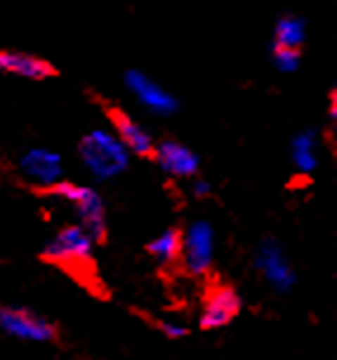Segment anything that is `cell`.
Instances as JSON below:
<instances>
[{
  "label": "cell",
  "mask_w": 337,
  "mask_h": 360,
  "mask_svg": "<svg viewBox=\"0 0 337 360\" xmlns=\"http://www.w3.org/2000/svg\"><path fill=\"white\" fill-rule=\"evenodd\" d=\"M38 193L69 202V205L73 207V212L80 217V226L92 236V240L94 243L106 240V231H109L106 229V207H104L102 195L94 191V188L59 179V181H55V184L38 188Z\"/></svg>",
  "instance_id": "cell-1"
},
{
  "label": "cell",
  "mask_w": 337,
  "mask_h": 360,
  "mask_svg": "<svg viewBox=\"0 0 337 360\" xmlns=\"http://www.w3.org/2000/svg\"><path fill=\"white\" fill-rule=\"evenodd\" d=\"M43 259L55 266L69 271L73 276L92 274L94 269V240L80 224L64 226L47 243L43 250Z\"/></svg>",
  "instance_id": "cell-2"
},
{
  "label": "cell",
  "mask_w": 337,
  "mask_h": 360,
  "mask_svg": "<svg viewBox=\"0 0 337 360\" xmlns=\"http://www.w3.org/2000/svg\"><path fill=\"white\" fill-rule=\"evenodd\" d=\"M78 153L83 165L90 169L92 176L97 179H113L120 172H125L130 153L113 134L104 130L87 132L78 144Z\"/></svg>",
  "instance_id": "cell-3"
},
{
  "label": "cell",
  "mask_w": 337,
  "mask_h": 360,
  "mask_svg": "<svg viewBox=\"0 0 337 360\" xmlns=\"http://www.w3.org/2000/svg\"><path fill=\"white\" fill-rule=\"evenodd\" d=\"M90 94H92L94 104L102 106L106 120H109L113 132H116V139L127 148V153H134V155H139V158H153L156 141L151 139V134L146 132L123 106H118L116 101H109L106 97H99V94H94V92Z\"/></svg>",
  "instance_id": "cell-4"
},
{
  "label": "cell",
  "mask_w": 337,
  "mask_h": 360,
  "mask_svg": "<svg viewBox=\"0 0 337 360\" xmlns=\"http://www.w3.org/2000/svg\"><path fill=\"white\" fill-rule=\"evenodd\" d=\"M215 259V231L208 221H193L182 243V262L189 274L205 276Z\"/></svg>",
  "instance_id": "cell-5"
},
{
  "label": "cell",
  "mask_w": 337,
  "mask_h": 360,
  "mask_svg": "<svg viewBox=\"0 0 337 360\" xmlns=\"http://www.w3.org/2000/svg\"><path fill=\"white\" fill-rule=\"evenodd\" d=\"M0 330L8 332L10 337L24 339V342H52L57 337L55 325L45 318L26 309L0 307Z\"/></svg>",
  "instance_id": "cell-6"
},
{
  "label": "cell",
  "mask_w": 337,
  "mask_h": 360,
  "mask_svg": "<svg viewBox=\"0 0 337 360\" xmlns=\"http://www.w3.org/2000/svg\"><path fill=\"white\" fill-rule=\"evenodd\" d=\"M125 85L130 90L141 106H146L149 111L158 115H172L179 108V101L174 94H170L165 87H160L156 80H151L146 73L137 69L125 71Z\"/></svg>",
  "instance_id": "cell-7"
},
{
  "label": "cell",
  "mask_w": 337,
  "mask_h": 360,
  "mask_svg": "<svg viewBox=\"0 0 337 360\" xmlns=\"http://www.w3.org/2000/svg\"><path fill=\"white\" fill-rule=\"evenodd\" d=\"M241 311V297L239 292L229 285H217L205 295L203 311H201V328L203 330H220L227 328L229 323L239 316Z\"/></svg>",
  "instance_id": "cell-8"
},
{
  "label": "cell",
  "mask_w": 337,
  "mask_h": 360,
  "mask_svg": "<svg viewBox=\"0 0 337 360\" xmlns=\"http://www.w3.org/2000/svg\"><path fill=\"white\" fill-rule=\"evenodd\" d=\"M255 269L265 276V281L269 285H274L276 290L288 292L295 285V271L291 266V262L286 259L281 245L276 240H265L257 248V255H255Z\"/></svg>",
  "instance_id": "cell-9"
},
{
  "label": "cell",
  "mask_w": 337,
  "mask_h": 360,
  "mask_svg": "<svg viewBox=\"0 0 337 360\" xmlns=\"http://www.w3.org/2000/svg\"><path fill=\"white\" fill-rule=\"evenodd\" d=\"M153 160L158 162V167L165 174L174 176V179H191L198 174V155L189 146L179 144L174 139H163L153 148Z\"/></svg>",
  "instance_id": "cell-10"
},
{
  "label": "cell",
  "mask_w": 337,
  "mask_h": 360,
  "mask_svg": "<svg viewBox=\"0 0 337 360\" xmlns=\"http://www.w3.org/2000/svg\"><path fill=\"white\" fill-rule=\"evenodd\" d=\"M0 71L26 80H47L59 76V69L52 62L38 54L10 50V47H0Z\"/></svg>",
  "instance_id": "cell-11"
},
{
  "label": "cell",
  "mask_w": 337,
  "mask_h": 360,
  "mask_svg": "<svg viewBox=\"0 0 337 360\" xmlns=\"http://www.w3.org/2000/svg\"><path fill=\"white\" fill-rule=\"evenodd\" d=\"M22 172L29 176L36 188H45L62 179V158L50 148H31L19 160Z\"/></svg>",
  "instance_id": "cell-12"
},
{
  "label": "cell",
  "mask_w": 337,
  "mask_h": 360,
  "mask_svg": "<svg viewBox=\"0 0 337 360\" xmlns=\"http://www.w3.org/2000/svg\"><path fill=\"white\" fill-rule=\"evenodd\" d=\"M182 243H184V233L179 229H167L158 238H153L146 250L156 262L174 264L182 259Z\"/></svg>",
  "instance_id": "cell-13"
},
{
  "label": "cell",
  "mask_w": 337,
  "mask_h": 360,
  "mask_svg": "<svg viewBox=\"0 0 337 360\" xmlns=\"http://www.w3.org/2000/svg\"><path fill=\"white\" fill-rule=\"evenodd\" d=\"M316 146H319V139H316L314 130H305L300 132L298 137L293 139V162L300 172L312 174L316 165H319V158H316Z\"/></svg>",
  "instance_id": "cell-14"
},
{
  "label": "cell",
  "mask_w": 337,
  "mask_h": 360,
  "mask_svg": "<svg viewBox=\"0 0 337 360\" xmlns=\"http://www.w3.org/2000/svg\"><path fill=\"white\" fill-rule=\"evenodd\" d=\"M305 45V19L286 15L274 26V47H300Z\"/></svg>",
  "instance_id": "cell-15"
},
{
  "label": "cell",
  "mask_w": 337,
  "mask_h": 360,
  "mask_svg": "<svg viewBox=\"0 0 337 360\" xmlns=\"http://www.w3.org/2000/svg\"><path fill=\"white\" fill-rule=\"evenodd\" d=\"M272 57H274V64L279 66L281 71L291 73V71H298V66L302 62V50L300 47H274L272 45Z\"/></svg>",
  "instance_id": "cell-16"
},
{
  "label": "cell",
  "mask_w": 337,
  "mask_h": 360,
  "mask_svg": "<svg viewBox=\"0 0 337 360\" xmlns=\"http://www.w3.org/2000/svg\"><path fill=\"white\" fill-rule=\"evenodd\" d=\"M158 330L163 332L165 337H170V339H179V337H184L186 335V328L184 325H177V323H167V321H158Z\"/></svg>",
  "instance_id": "cell-17"
},
{
  "label": "cell",
  "mask_w": 337,
  "mask_h": 360,
  "mask_svg": "<svg viewBox=\"0 0 337 360\" xmlns=\"http://www.w3.org/2000/svg\"><path fill=\"white\" fill-rule=\"evenodd\" d=\"M210 184H208V181H203V179H196L193 181V195H196V198H208V195H210Z\"/></svg>",
  "instance_id": "cell-18"
}]
</instances>
